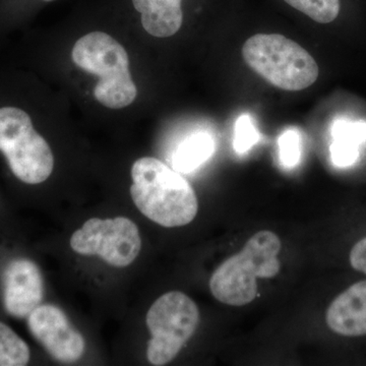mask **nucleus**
I'll list each match as a JSON object with an SVG mask.
<instances>
[{"mask_svg":"<svg viewBox=\"0 0 366 366\" xmlns=\"http://www.w3.org/2000/svg\"><path fill=\"white\" fill-rule=\"evenodd\" d=\"M332 162L336 167H350L360 158V146L366 142V122L336 120L332 127Z\"/></svg>","mask_w":366,"mask_h":366,"instance_id":"f8f14e48","label":"nucleus"},{"mask_svg":"<svg viewBox=\"0 0 366 366\" xmlns=\"http://www.w3.org/2000/svg\"><path fill=\"white\" fill-rule=\"evenodd\" d=\"M74 64L99 76L94 96L100 104L120 109L136 100L137 89L129 71L124 46L103 32H93L76 41L71 52Z\"/></svg>","mask_w":366,"mask_h":366,"instance_id":"20e7f679","label":"nucleus"},{"mask_svg":"<svg viewBox=\"0 0 366 366\" xmlns=\"http://www.w3.org/2000/svg\"><path fill=\"white\" fill-rule=\"evenodd\" d=\"M41 1L50 2V1H54V0H41Z\"/></svg>","mask_w":366,"mask_h":366,"instance_id":"6ab92c4d","label":"nucleus"},{"mask_svg":"<svg viewBox=\"0 0 366 366\" xmlns=\"http://www.w3.org/2000/svg\"><path fill=\"white\" fill-rule=\"evenodd\" d=\"M350 264L356 271L366 274V237L354 245L350 252Z\"/></svg>","mask_w":366,"mask_h":366,"instance_id":"a211bd4d","label":"nucleus"},{"mask_svg":"<svg viewBox=\"0 0 366 366\" xmlns=\"http://www.w3.org/2000/svg\"><path fill=\"white\" fill-rule=\"evenodd\" d=\"M327 324L345 337L366 335V280L354 284L339 295L327 312Z\"/></svg>","mask_w":366,"mask_h":366,"instance_id":"9d476101","label":"nucleus"},{"mask_svg":"<svg viewBox=\"0 0 366 366\" xmlns=\"http://www.w3.org/2000/svg\"><path fill=\"white\" fill-rule=\"evenodd\" d=\"M215 152V141L209 132H192L184 137L171 155L173 169L183 174L194 172L201 167Z\"/></svg>","mask_w":366,"mask_h":366,"instance_id":"ddd939ff","label":"nucleus"},{"mask_svg":"<svg viewBox=\"0 0 366 366\" xmlns=\"http://www.w3.org/2000/svg\"><path fill=\"white\" fill-rule=\"evenodd\" d=\"M32 360L30 346L0 320V366H25Z\"/></svg>","mask_w":366,"mask_h":366,"instance_id":"4468645a","label":"nucleus"},{"mask_svg":"<svg viewBox=\"0 0 366 366\" xmlns=\"http://www.w3.org/2000/svg\"><path fill=\"white\" fill-rule=\"evenodd\" d=\"M0 155L14 180L26 187L45 182L54 169L49 144L32 115L16 104H0Z\"/></svg>","mask_w":366,"mask_h":366,"instance_id":"7ed1b4c3","label":"nucleus"},{"mask_svg":"<svg viewBox=\"0 0 366 366\" xmlns=\"http://www.w3.org/2000/svg\"><path fill=\"white\" fill-rule=\"evenodd\" d=\"M146 32L158 38L175 35L183 23V0H132Z\"/></svg>","mask_w":366,"mask_h":366,"instance_id":"9b49d317","label":"nucleus"},{"mask_svg":"<svg viewBox=\"0 0 366 366\" xmlns=\"http://www.w3.org/2000/svg\"><path fill=\"white\" fill-rule=\"evenodd\" d=\"M286 4L317 23L327 25L339 18L342 0H283Z\"/></svg>","mask_w":366,"mask_h":366,"instance_id":"2eb2a0df","label":"nucleus"},{"mask_svg":"<svg viewBox=\"0 0 366 366\" xmlns=\"http://www.w3.org/2000/svg\"><path fill=\"white\" fill-rule=\"evenodd\" d=\"M71 247L76 254L98 255L110 266L125 268L141 252L142 239L129 218H92L72 234Z\"/></svg>","mask_w":366,"mask_h":366,"instance_id":"0eeeda50","label":"nucleus"},{"mask_svg":"<svg viewBox=\"0 0 366 366\" xmlns=\"http://www.w3.org/2000/svg\"><path fill=\"white\" fill-rule=\"evenodd\" d=\"M261 136L249 114H242L236 120L233 148L239 155L247 153L259 143Z\"/></svg>","mask_w":366,"mask_h":366,"instance_id":"f3484780","label":"nucleus"},{"mask_svg":"<svg viewBox=\"0 0 366 366\" xmlns=\"http://www.w3.org/2000/svg\"><path fill=\"white\" fill-rule=\"evenodd\" d=\"M281 240L272 231L255 233L242 252L229 257L214 272L209 289L217 300L242 307L257 296V278L271 279L281 269Z\"/></svg>","mask_w":366,"mask_h":366,"instance_id":"f03ea898","label":"nucleus"},{"mask_svg":"<svg viewBox=\"0 0 366 366\" xmlns=\"http://www.w3.org/2000/svg\"><path fill=\"white\" fill-rule=\"evenodd\" d=\"M0 257V308L7 317L26 320L44 298V278L37 262L26 254Z\"/></svg>","mask_w":366,"mask_h":366,"instance_id":"6e6552de","label":"nucleus"},{"mask_svg":"<svg viewBox=\"0 0 366 366\" xmlns=\"http://www.w3.org/2000/svg\"><path fill=\"white\" fill-rule=\"evenodd\" d=\"M242 56L264 81L281 90H305L319 78L314 57L280 34H257L245 41Z\"/></svg>","mask_w":366,"mask_h":366,"instance_id":"39448f33","label":"nucleus"},{"mask_svg":"<svg viewBox=\"0 0 366 366\" xmlns=\"http://www.w3.org/2000/svg\"><path fill=\"white\" fill-rule=\"evenodd\" d=\"M34 339L59 362H76L85 352L86 342L66 315L53 305H40L26 317Z\"/></svg>","mask_w":366,"mask_h":366,"instance_id":"1a4fd4ad","label":"nucleus"},{"mask_svg":"<svg viewBox=\"0 0 366 366\" xmlns=\"http://www.w3.org/2000/svg\"><path fill=\"white\" fill-rule=\"evenodd\" d=\"M279 160L286 169H293L300 162L301 136L296 129H289L278 139Z\"/></svg>","mask_w":366,"mask_h":366,"instance_id":"dca6fc26","label":"nucleus"},{"mask_svg":"<svg viewBox=\"0 0 366 366\" xmlns=\"http://www.w3.org/2000/svg\"><path fill=\"white\" fill-rule=\"evenodd\" d=\"M131 196L143 215L163 227L187 225L196 218V192L179 172L153 157H144L132 168Z\"/></svg>","mask_w":366,"mask_h":366,"instance_id":"f257e3e1","label":"nucleus"},{"mask_svg":"<svg viewBox=\"0 0 366 366\" xmlns=\"http://www.w3.org/2000/svg\"><path fill=\"white\" fill-rule=\"evenodd\" d=\"M152 335L147 358L153 365H165L192 338L199 322L194 301L179 291H171L154 302L146 317Z\"/></svg>","mask_w":366,"mask_h":366,"instance_id":"423d86ee","label":"nucleus"}]
</instances>
